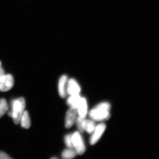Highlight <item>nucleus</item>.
<instances>
[{
    "mask_svg": "<svg viewBox=\"0 0 159 159\" xmlns=\"http://www.w3.org/2000/svg\"><path fill=\"white\" fill-rule=\"evenodd\" d=\"M110 109L111 105L109 103L107 102H101L90 111L89 116L91 119L95 121L107 120L110 117Z\"/></svg>",
    "mask_w": 159,
    "mask_h": 159,
    "instance_id": "f257e3e1",
    "label": "nucleus"
},
{
    "mask_svg": "<svg viewBox=\"0 0 159 159\" xmlns=\"http://www.w3.org/2000/svg\"><path fill=\"white\" fill-rule=\"evenodd\" d=\"M12 108V117L13 122L16 125L19 124L21 118L25 108V101L23 97L13 99L11 102Z\"/></svg>",
    "mask_w": 159,
    "mask_h": 159,
    "instance_id": "f03ea898",
    "label": "nucleus"
},
{
    "mask_svg": "<svg viewBox=\"0 0 159 159\" xmlns=\"http://www.w3.org/2000/svg\"><path fill=\"white\" fill-rule=\"evenodd\" d=\"M72 142H73L74 148L75 151L79 155H82L84 153L85 151V145L83 139L79 132H75L72 134Z\"/></svg>",
    "mask_w": 159,
    "mask_h": 159,
    "instance_id": "7ed1b4c3",
    "label": "nucleus"
},
{
    "mask_svg": "<svg viewBox=\"0 0 159 159\" xmlns=\"http://www.w3.org/2000/svg\"><path fill=\"white\" fill-rule=\"evenodd\" d=\"M14 85V79L11 74H5L0 77V92L10 90Z\"/></svg>",
    "mask_w": 159,
    "mask_h": 159,
    "instance_id": "20e7f679",
    "label": "nucleus"
},
{
    "mask_svg": "<svg viewBox=\"0 0 159 159\" xmlns=\"http://www.w3.org/2000/svg\"><path fill=\"white\" fill-rule=\"evenodd\" d=\"M106 128V126L104 123H101L96 126V129L93 133V134L90 139V143L91 145H94L99 141L104 133Z\"/></svg>",
    "mask_w": 159,
    "mask_h": 159,
    "instance_id": "39448f33",
    "label": "nucleus"
},
{
    "mask_svg": "<svg viewBox=\"0 0 159 159\" xmlns=\"http://www.w3.org/2000/svg\"><path fill=\"white\" fill-rule=\"evenodd\" d=\"M77 109L71 107L66 114L65 126L66 128H70L74 125L76 120Z\"/></svg>",
    "mask_w": 159,
    "mask_h": 159,
    "instance_id": "423d86ee",
    "label": "nucleus"
},
{
    "mask_svg": "<svg viewBox=\"0 0 159 159\" xmlns=\"http://www.w3.org/2000/svg\"><path fill=\"white\" fill-rule=\"evenodd\" d=\"M80 92V88L77 81L74 79H71L67 82L66 92L68 94L71 95L79 94Z\"/></svg>",
    "mask_w": 159,
    "mask_h": 159,
    "instance_id": "0eeeda50",
    "label": "nucleus"
},
{
    "mask_svg": "<svg viewBox=\"0 0 159 159\" xmlns=\"http://www.w3.org/2000/svg\"><path fill=\"white\" fill-rule=\"evenodd\" d=\"M68 78L66 75H63L60 78L58 82V92L61 98H65L66 95Z\"/></svg>",
    "mask_w": 159,
    "mask_h": 159,
    "instance_id": "6e6552de",
    "label": "nucleus"
},
{
    "mask_svg": "<svg viewBox=\"0 0 159 159\" xmlns=\"http://www.w3.org/2000/svg\"><path fill=\"white\" fill-rule=\"evenodd\" d=\"M77 110L79 116L85 118L88 112L87 102L85 98H81Z\"/></svg>",
    "mask_w": 159,
    "mask_h": 159,
    "instance_id": "1a4fd4ad",
    "label": "nucleus"
},
{
    "mask_svg": "<svg viewBox=\"0 0 159 159\" xmlns=\"http://www.w3.org/2000/svg\"><path fill=\"white\" fill-rule=\"evenodd\" d=\"M81 97L79 96V94L71 95L67 100V104L71 107L77 109L79 105Z\"/></svg>",
    "mask_w": 159,
    "mask_h": 159,
    "instance_id": "9d476101",
    "label": "nucleus"
},
{
    "mask_svg": "<svg viewBox=\"0 0 159 159\" xmlns=\"http://www.w3.org/2000/svg\"><path fill=\"white\" fill-rule=\"evenodd\" d=\"M96 124L93 120L85 119L84 120V130L87 132L88 133H93L96 129Z\"/></svg>",
    "mask_w": 159,
    "mask_h": 159,
    "instance_id": "9b49d317",
    "label": "nucleus"
},
{
    "mask_svg": "<svg viewBox=\"0 0 159 159\" xmlns=\"http://www.w3.org/2000/svg\"><path fill=\"white\" fill-rule=\"evenodd\" d=\"M21 125L23 128L29 129L31 126V121L29 113L27 111H25L23 113L20 119Z\"/></svg>",
    "mask_w": 159,
    "mask_h": 159,
    "instance_id": "f8f14e48",
    "label": "nucleus"
},
{
    "mask_svg": "<svg viewBox=\"0 0 159 159\" xmlns=\"http://www.w3.org/2000/svg\"><path fill=\"white\" fill-rule=\"evenodd\" d=\"M77 153L76 151L74 150L73 148H69L63 151L61 157L63 159H72L76 157Z\"/></svg>",
    "mask_w": 159,
    "mask_h": 159,
    "instance_id": "ddd939ff",
    "label": "nucleus"
},
{
    "mask_svg": "<svg viewBox=\"0 0 159 159\" xmlns=\"http://www.w3.org/2000/svg\"><path fill=\"white\" fill-rule=\"evenodd\" d=\"M9 109V106L5 99H0V118L7 112Z\"/></svg>",
    "mask_w": 159,
    "mask_h": 159,
    "instance_id": "4468645a",
    "label": "nucleus"
},
{
    "mask_svg": "<svg viewBox=\"0 0 159 159\" xmlns=\"http://www.w3.org/2000/svg\"><path fill=\"white\" fill-rule=\"evenodd\" d=\"M84 118H83L79 116L76 119L75 121H76V124L78 130L80 132L83 133L84 131V129L83 128V122L84 120Z\"/></svg>",
    "mask_w": 159,
    "mask_h": 159,
    "instance_id": "2eb2a0df",
    "label": "nucleus"
},
{
    "mask_svg": "<svg viewBox=\"0 0 159 159\" xmlns=\"http://www.w3.org/2000/svg\"><path fill=\"white\" fill-rule=\"evenodd\" d=\"M72 134H69L65 137V142L66 145L70 148H74L73 142L72 140Z\"/></svg>",
    "mask_w": 159,
    "mask_h": 159,
    "instance_id": "dca6fc26",
    "label": "nucleus"
},
{
    "mask_svg": "<svg viewBox=\"0 0 159 159\" xmlns=\"http://www.w3.org/2000/svg\"><path fill=\"white\" fill-rule=\"evenodd\" d=\"M0 159H11V158L5 152L0 151Z\"/></svg>",
    "mask_w": 159,
    "mask_h": 159,
    "instance_id": "f3484780",
    "label": "nucleus"
},
{
    "mask_svg": "<svg viewBox=\"0 0 159 159\" xmlns=\"http://www.w3.org/2000/svg\"><path fill=\"white\" fill-rule=\"evenodd\" d=\"M5 71L3 70L1 66V62H0V77L2 76L3 75H5Z\"/></svg>",
    "mask_w": 159,
    "mask_h": 159,
    "instance_id": "a211bd4d",
    "label": "nucleus"
},
{
    "mask_svg": "<svg viewBox=\"0 0 159 159\" xmlns=\"http://www.w3.org/2000/svg\"><path fill=\"white\" fill-rule=\"evenodd\" d=\"M8 115H9V116L11 117H12V111H10L9 112V113H8Z\"/></svg>",
    "mask_w": 159,
    "mask_h": 159,
    "instance_id": "6ab92c4d",
    "label": "nucleus"
},
{
    "mask_svg": "<svg viewBox=\"0 0 159 159\" xmlns=\"http://www.w3.org/2000/svg\"><path fill=\"white\" fill-rule=\"evenodd\" d=\"M51 159H57V157H52V158H51Z\"/></svg>",
    "mask_w": 159,
    "mask_h": 159,
    "instance_id": "aec40b11",
    "label": "nucleus"
}]
</instances>
